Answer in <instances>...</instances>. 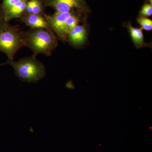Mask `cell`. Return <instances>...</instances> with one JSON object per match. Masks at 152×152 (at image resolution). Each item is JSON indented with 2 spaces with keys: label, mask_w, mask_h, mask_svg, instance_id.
Instances as JSON below:
<instances>
[{
  "label": "cell",
  "mask_w": 152,
  "mask_h": 152,
  "mask_svg": "<svg viewBox=\"0 0 152 152\" xmlns=\"http://www.w3.org/2000/svg\"><path fill=\"white\" fill-rule=\"evenodd\" d=\"M25 46L34 52L35 56L43 54L49 56L58 45V41L51 30L31 28L23 32Z\"/></svg>",
  "instance_id": "obj_1"
},
{
  "label": "cell",
  "mask_w": 152,
  "mask_h": 152,
  "mask_svg": "<svg viewBox=\"0 0 152 152\" xmlns=\"http://www.w3.org/2000/svg\"><path fill=\"white\" fill-rule=\"evenodd\" d=\"M5 64L12 67L16 75L22 81L36 83L46 76L45 66L35 55L22 58L17 61L8 59Z\"/></svg>",
  "instance_id": "obj_2"
},
{
  "label": "cell",
  "mask_w": 152,
  "mask_h": 152,
  "mask_svg": "<svg viewBox=\"0 0 152 152\" xmlns=\"http://www.w3.org/2000/svg\"><path fill=\"white\" fill-rule=\"evenodd\" d=\"M24 46L23 32L17 26L8 23L0 31V52L5 54L8 59L14 60L17 52Z\"/></svg>",
  "instance_id": "obj_3"
},
{
  "label": "cell",
  "mask_w": 152,
  "mask_h": 152,
  "mask_svg": "<svg viewBox=\"0 0 152 152\" xmlns=\"http://www.w3.org/2000/svg\"><path fill=\"white\" fill-rule=\"evenodd\" d=\"M72 14L71 12L66 13L56 12L52 15L46 16L44 18L52 31L56 33L60 39L66 40L68 36L66 21Z\"/></svg>",
  "instance_id": "obj_4"
},
{
  "label": "cell",
  "mask_w": 152,
  "mask_h": 152,
  "mask_svg": "<svg viewBox=\"0 0 152 152\" xmlns=\"http://www.w3.org/2000/svg\"><path fill=\"white\" fill-rule=\"evenodd\" d=\"M22 20L26 26L32 29L45 28L51 30L44 18L40 15L28 14Z\"/></svg>",
  "instance_id": "obj_5"
},
{
  "label": "cell",
  "mask_w": 152,
  "mask_h": 152,
  "mask_svg": "<svg viewBox=\"0 0 152 152\" xmlns=\"http://www.w3.org/2000/svg\"><path fill=\"white\" fill-rule=\"evenodd\" d=\"M86 31L84 27L77 25L68 34L67 39L73 45H80L86 41Z\"/></svg>",
  "instance_id": "obj_6"
},
{
  "label": "cell",
  "mask_w": 152,
  "mask_h": 152,
  "mask_svg": "<svg viewBox=\"0 0 152 152\" xmlns=\"http://www.w3.org/2000/svg\"><path fill=\"white\" fill-rule=\"evenodd\" d=\"M27 3V0H21L7 11L4 12L6 21L8 22L12 19L20 17L26 10Z\"/></svg>",
  "instance_id": "obj_7"
},
{
  "label": "cell",
  "mask_w": 152,
  "mask_h": 152,
  "mask_svg": "<svg viewBox=\"0 0 152 152\" xmlns=\"http://www.w3.org/2000/svg\"><path fill=\"white\" fill-rule=\"evenodd\" d=\"M52 3L56 12H69L72 9L78 7L79 0H53Z\"/></svg>",
  "instance_id": "obj_8"
},
{
  "label": "cell",
  "mask_w": 152,
  "mask_h": 152,
  "mask_svg": "<svg viewBox=\"0 0 152 152\" xmlns=\"http://www.w3.org/2000/svg\"><path fill=\"white\" fill-rule=\"evenodd\" d=\"M129 29L134 43L137 47H141L144 44V36L142 29L133 27L129 25Z\"/></svg>",
  "instance_id": "obj_9"
},
{
  "label": "cell",
  "mask_w": 152,
  "mask_h": 152,
  "mask_svg": "<svg viewBox=\"0 0 152 152\" xmlns=\"http://www.w3.org/2000/svg\"><path fill=\"white\" fill-rule=\"evenodd\" d=\"M28 14L40 15L42 12V5L39 0H30L27 3L26 10Z\"/></svg>",
  "instance_id": "obj_10"
},
{
  "label": "cell",
  "mask_w": 152,
  "mask_h": 152,
  "mask_svg": "<svg viewBox=\"0 0 152 152\" xmlns=\"http://www.w3.org/2000/svg\"><path fill=\"white\" fill-rule=\"evenodd\" d=\"M79 22L78 18L74 15L73 14H72L68 18L66 21V28L68 34L77 26Z\"/></svg>",
  "instance_id": "obj_11"
},
{
  "label": "cell",
  "mask_w": 152,
  "mask_h": 152,
  "mask_svg": "<svg viewBox=\"0 0 152 152\" xmlns=\"http://www.w3.org/2000/svg\"><path fill=\"white\" fill-rule=\"evenodd\" d=\"M137 21L142 29L148 31H151L152 29V21L151 19L145 17H142L138 18Z\"/></svg>",
  "instance_id": "obj_12"
},
{
  "label": "cell",
  "mask_w": 152,
  "mask_h": 152,
  "mask_svg": "<svg viewBox=\"0 0 152 152\" xmlns=\"http://www.w3.org/2000/svg\"><path fill=\"white\" fill-rule=\"evenodd\" d=\"M21 1V0H3L2 5L1 6L3 12L7 11L12 6Z\"/></svg>",
  "instance_id": "obj_13"
},
{
  "label": "cell",
  "mask_w": 152,
  "mask_h": 152,
  "mask_svg": "<svg viewBox=\"0 0 152 152\" xmlns=\"http://www.w3.org/2000/svg\"><path fill=\"white\" fill-rule=\"evenodd\" d=\"M142 15L145 17H149L152 15V4H147L144 5L142 7L140 12Z\"/></svg>",
  "instance_id": "obj_14"
},
{
  "label": "cell",
  "mask_w": 152,
  "mask_h": 152,
  "mask_svg": "<svg viewBox=\"0 0 152 152\" xmlns=\"http://www.w3.org/2000/svg\"><path fill=\"white\" fill-rule=\"evenodd\" d=\"M8 22L6 21L1 7L0 8V31L3 28Z\"/></svg>",
  "instance_id": "obj_15"
},
{
  "label": "cell",
  "mask_w": 152,
  "mask_h": 152,
  "mask_svg": "<svg viewBox=\"0 0 152 152\" xmlns=\"http://www.w3.org/2000/svg\"><path fill=\"white\" fill-rule=\"evenodd\" d=\"M4 65V64H0V66Z\"/></svg>",
  "instance_id": "obj_16"
}]
</instances>
